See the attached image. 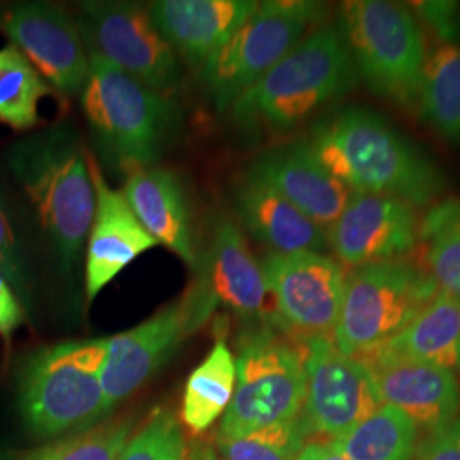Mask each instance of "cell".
<instances>
[{
    "mask_svg": "<svg viewBox=\"0 0 460 460\" xmlns=\"http://www.w3.org/2000/svg\"><path fill=\"white\" fill-rule=\"evenodd\" d=\"M304 144L353 193L425 207L445 190V176L427 154L367 108L334 111L314 127Z\"/></svg>",
    "mask_w": 460,
    "mask_h": 460,
    "instance_id": "cell-1",
    "label": "cell"
},
{
    "mask_svg": "<svg viewBox=\"0 0 460 460\" xmlns=\"http://www.w3.org/2000/svg\"><path fill=\"white\" fill-rule=\"evenodd\" d=\"M7 163L55 251L60 273L72 275L96 210L87 150L77 132L58 125L17 142Z\"/></svg>",
    "mask_w": 460,
    "mask_h": 460,
    "instance_id": "cell-2",
    "label": "cell"
},
{
    "mask_svg": "<svg viewBox=\"0 0 460 460\" xmlns=\"http://www.w3.org/2000/svg\"><path fill=\"white\" fill-rule=\"evenodd\" d=\"M355 84L357 70L340 30L321 26L229 110L237 127L246 132L283 135L346 96Z\"/></svg>",
    "mask_w": 460,
    "mask_h": 460,
    "instance_id": "cell-3",
    "label": "cell"
},
{
    "mask_svg": "<svg viewBox=\"0 0 460 460\" xmlns=\"http://www.w3.org/2000/svg\"><path fill=\"white\" fill-rule=\"evenodd\" d=\"M108 338L64 341L31 353L17 376L26 428L41 438L83 431L110 418L102 391Z\"/></svg>",
    "mask_w": 460,
    "mask_h": 460,
    "instance_id": "cell-4",
    "label": "cell"
},
{
    "mask_svg": "<svg viewBox=\"0 0 460 460\" xmlns=\"http://www.w3.org/2000/svg\"><path fill=\"white\" fill-rule=\"evenodd\" d=\"M81 99L102 154L127 172L157 164L181 123V111L169 96L96 55H89Z\"/></svg>",
    "mask_w": 460,
    "mask_h": 460,
    "instance_id": "cell-5",
    "label": "cell"
},
{
    "mask_svg": "<svg viewBox=\"0 0 460 460\" xmlns=\"http://www.w3.org/2000/svg\"><path fill=\"white\" fill-rule=\"evenodd\" d=\"M305 345L273 324H249L235 358V389L215 437L237 438L300 416Z\"/></svg>",
    "mask_w": 460,
    "mask_h": 460,
    "instance_id": "cell-6",
    "label": "cell"
},
{
    "mask_svg": "<svg viewBox=\"0 0 460 460\" xmlns=\"http://www.w3.org/2000/svg\"><path fill=\"white\" fill-rule=\"evenodd\" d=\"M340 33L357 75L376 96L402 106L418 102L428 51L410 7L387 0L345 2Z\"/></svg>",
    "mask_w": 460,
    "mask_h": 460,
    "instance_id": "cell-7",
    "label": "cell"
},
{
    "mask_svg": "<svg viewBox=\"0 0 460 460\" xmlns=\"http://www.w3.org/2000/svg\"><path fill=\"white\" fill-rule=\"evenodd\" d=\"M437 292L421 263L410 258L353 268L346 275L332 343L357 360L391 341Z\"/></svg>",
    "mask_w": 460,
    "mask_h": 460,
    "instance_id": "cell-8",
    "label": "cell"
},
{
    "mask_svg": "<svg viewBox=\"0 0 460 460\" xmlns=\"http://www.w3.org/2000/svg\"><path fill=\"white\" fill-rule=\"evenodd\" d=\"M323 17L324 5L319 2H258L256 11L199 72L217 110H229L296 49L311 28L321 24Z\"/></svg>",
    "mask_w": 460,
    "mask_h": 460,
    "instance_id": "cell-9",
    "label": "cell"
},
{
    "mask_svg": "<svg viewBox=\"0 0 460 460\" xmlns=\"http://www.w3.org/2000/svg\"><path fill=\"white\" fill-rule=\"evenodd\" d=\"M215 309L212 296L193 279L178 300L138 326L108 338L102 391L110 412L154 377Z\"/></svg>",
    "mask_w": 460,
    "mask_h": 460,
    "instance_id": "cell-10",
    "label": "cell"
},
{
    "mask_svg": "<svg viewBox=\"0 0 460 460\" xmlns=\"http://www.w3.org/2000/svg\"><path fill=\"white\" fill-rule=\"evenodd\" d=\"M77 26L87 55H96L127 75L171 96L181 81L180 57L148 16L130 2H84Z\"/></svg>",
    "mask_w": 460,
    "mask_h": 460,
    "instance_id": "cell-11",
    "label": "cell"
},
{
    "mask_svg": "<svg viewBox=\"0 0 460 460\" xmlns=\"http://www.w3.org/2000/svg\"><path fill=\"white\" fill-rule=\"evenodd\" d=\"M264 279L275 307V326L300 343L331 338L345 290V268L324 252L270 254Z\"/></svg>",
    "mask_w": 460,
    "mask_h": 460,
    "instance_id": "cell-12",
    "label": "cell"
},
{
    "mask_svg": "<svg viewBox=\"0 0 460 460\" xmlns=\"http://www.w3.org/2000/svg\"><path fill=\"white\" fill-rule=\"evenodd\" d=\"M305 345V399L300 425L309 442H331L382 406L362 363L343 355L331 338Z\"/></svg>",
    "mask_w": 460,
    "mask_h": 460,
    "instance_id": "cell-13",
    "label": "cell"
},
{
    "mask_svg": "<svg viewBox=\"0 0 460 460\" xmlns=\"http://www.w3.org/2000/svg\"><path fill=\"white\" fill-rule=\"evenodd\" d=\"M0 31L62 94H81L89 75V55L77 22L49 2H21L0 14Z\"/></svg>",
    "mask_w": 460,
    "mask_h": 460,
    "instance_id": "cell-14",
    "label": "cell"
},
{
    "mask_svg": "<svg viewBox=\"0 0 460 460\" xmlns=\"http://www.w3.org/2000/svg\"><path fill=\"white\" fill-rule=\"evenodd\" d=\"M420 220L414 207L370 193H353L343 214L328 229V249L341 266L406 260L418 246Z\"/></svg>",
    "mask_w": 460,
    "mask_h": 460,
    "instance_id": "cell-15",
    "label": "cell"
},
{
    "mask_svg": "<svg viewBox=\"0 0 460 460\" xmlns=\"http://www.w3.org/2000/svg\"><path fill=\"white\" fill-rule=\"evenodd\" d=\"M195 268V279L217 307H227L249 324L275 326V307L263 268L254 260L243 230L234 222L227 218L218 222L210 246Z\"/></svg>",
    "mask_w": 460,
    "mask_h": 460,
    "instance_id": "cell-16",
    "label": "cell"
},
{
    "mask_svg": "<svg viewBox=\"0 0 460 460\" xmlns=\"http://www.w3.org/2000/svg\"><path fill=\"white\" fill-rule=\"evenodd\" d=\"M357 360L367 368L380 404L401 410L418 429L428 433L457 418L460 387L452 370L378 353Z\"/></svg>",
    "mask_w": 460,
    "mask_h": 460,
    "instance_id": "cell-17",
    "label": "cell"
},
{
    "mask_svg": "<svg viewBox=\"0 0 460 460\" xmlns=\"http://www.w3.org/2000/svg\"><path fill=\"white\" fill-rule=\"evenodd\" d=\"M87 165L96 193L85 256V296L93 302L135 258L159 244L137 220L123 193L104 180L89 152Z\"/></svg>",
    "mask_w": 460,
    "mask_h": 460,
    "instance_id": "cell-18",
    "label": "cell"
},
{
    "mask_svg": "<svg viewBox=\"0 0 460 460\" xmlns=\"http://www.w3.org/2000/svg\"><path fill=\"white\" fill-rule=\"evenodd\" d=\"M246 178L279 193L323 229L343 214L353 197L348 186L315 161L304 140L264 152L249 167Z\"/></svg>",
    "mask_w": 460,
    "mask_h": 460,
    "instance_id": "cell-19",
    "label": "cell"
},
{
    "mask_svg": "<svg viewBox=\"0 0 460 460\" xmlns=\"http://www.w3.org/2000/svg\"><path fill=\"white\" fill-rule=\"evenodd\" d=\"M256 7L252 0H159L147 9L171 49L199 74Z\"/></svg>",
    "mask_w": 460,
    "mask_h": 460,
    "instance_id": "cell-20",
    "label": "cell"
},
{
    "mask_svg": "<svg viewBox=\"0 0 460 460\" xmlns=\"http://www.w3.org/2000/svg\"><path fill=\"white\" fill-rule=\"evenodd\" d=\"M133 215L157 244L197 266L188 201L180 178L164 167L133 169L121 188Z\"/></svg>",
    "mask_w": 460,
    "mask_h": 460,
    "instance_id": "cell-21",
    "label": "cell"
},
{
    "mask_svg": "<svg viewBox=\"0 0 460 460\" xmlns=\"http://www.w3.org/2000/svg\"><path fill=\"white\" fill-rule=\"evenodd\" d=\"M234 203L241 226L271 254L328 251L326 229L261 182L244 178Z\"/></svg>",
    "mask_w": 460,
    "mask_h": 460,
    "instance_id": "cell-22",
    "label": "cell"
},
{
    "mask_svg": "<svg viewBox=\"0 0 460 460\" xmlns=\"http://www.w3.org/2000/svg\"><path fill=\"white\" fill-rule=\"evenodd\" d=\"M370 353L429 363L447 370L459 368L460 298L437 292L406 328Z\"/></svg>",
    "mask_w": 460,
    "mask_h": 460,
    "instance_id": "cell-23",
    "label": "cell"
},
{
    "mask_svg": "<svg viewBox=\"0 0 460 460\" xmlns=\"http://www.w3.org/2000/svg\"><path fill=\"white\" fill-rule=\"evenodd\" d=\"M235 358L227 341L220 338L184 387L181 421L193 435L205 433L226 412L235 389Z\"/></svg>",
    "mask_w": 460,
    "mask_h": 460,
    "instance_id": "cell-24",
    "label": "cell"
},
{
    "mask_svg": "<svg viewBox=\"0 0 460 460\" xmlns=\"http://www.w3.org/2000/svg\"><path fill=\"white\" fill-rule=\"evenodd\" d=\"M418 106L421 118L435 132L460 144L459 43H438L427 53Z\"/></svg>",
    "mask_w": 460,
    "mask_h": 460,
    "instance_id": "cell-25",
    "label": "cell"
},
{
    "mask_svg": "<svg viewBox=\"0 0 460 460\" xmlns=\"http://www.w3.org/2000/svg\"><path fill=\"white\" fill-rule=\"evenodd\" d=\"M418 427L411 418L382 404L362 423L331 440L346 460H411L418 445Z\"/></svg>",
    "mask_w": 460,
    "mask_h": 460,
    "instance_id": "cell-26",
    "label": "cell"
},
{
    "mask_svg": "<svg viewBox=\"0 0 460 460\" xmlns=\"http://www.w3.org/2000/svg\"><path fill=\"white\" fill-rule=\"evenodd\" d=\"M421 266L438 292L460 298V201L435 205L420 220Z\"/></svg>",
    "mask_w": 460,
    "mask_h": 460,
    "instance_id": "cell-27",
    "label": "cell"
},
{
    "mask_svg": "<svg viewBox=\"0 0 460 460\" xmlns=\"http://www.w3.org/2000/svg\"><path fill=\"white\" fill-rule=\"evenodd\" d=\"M53 93L33 64L14 47L0 49V123L14 130L40 125V102Z\"/></svg>",
    "mask_w": 460,
    "mask_h": 460,
    "instance_id": "cell-28",
    "label": "cell"
},
{
    "mask_svg": "<svg viewBox=\"0 0 460 460\" xmlns=\"http://www.w3.org/2000/svg\"><path fill=\"white\" fill-rule=\"evenodd\" d=\"M132 416L104 420L30 452L22 460H118L133 435Z\"/></svg>",
    "mask_w": 460,
    "mask_h": 460,
    "instance_id": "cell-29",
    "label": "cell"
},
{
    "mask_svg": "<svg viewBox=\"0 0 460 460\" xmlns=\"http://www.w3.org/2000/svg\"><path fill=\"white\" fill-rule=\"evenodd\" d=\"M212 444L218 460H296L309 440L296 418L237 438L215 437Z\"/></svg>",
    "mask_w": 460,
    "mask_h": 460,
    "instance_id": "cell-30",
    "label": "cell"
},
{
    "mask_svg": "<svg viewBox=\"0 0 460 460\" xmlns=\"http://www.w3.org/2000/svg\"><path fill=\"white\" fill-rule=\"evenodd\" d=\"M186 456L188 445L181 421L174 412L159 408L133 433L118 460H184Z\"/></svg>",
    "mask_w": 460,
    "mask_h": 460,
    "instance_id": "cell-31",
    "label": "cell"
},
{
    "mask_svg": "<svg viewBox=\"0 0 460 460\" xmlns=\"http://www.w3.org/2000/svg\"><path fill=\"white\" fill-rule=\"evenodd\" d=\"M0 275L11 283L22 298L30 296V264L11 220L9 210L0 197Z\"/></svg>",
    "mask_w": 460,
    "mask_h": 460,
    "instance_id": "cell-32",
    "label": "cell"
},
{
    "mask_svg": "<svg viewBox=\"0 0 460 460\" xmlns=\"http://www.w3.org/2000/svg\"><path fill=\"white\" fill-rule=\"evenodd\" d=\"M414 11L438 43H457L460 38V7L456 2H414Z\"/></svg>",
    "mask_w": 460,
    "mask_h": 460,
    "instance_id": "cell-33",
    "label": "cell"
},
{
    "mask_svg": "<svg viewBox=\"0 0 460 460\" xmlns=\"http://www.w3.org/2000/svg\"><path fill=\"white\" fill-rule=\"evenodd\" d=\"M414 460H460V418L425 433L416 445Z\"/></svg>",
    "mask_w": 460,
    "mask_h": 460,
    "instance_id": "cell-34",
    "label": "cell"
},
{
    "mask_svg": "<svg viewBox=\"0 0 460 460\" xmlns=\"http://www.w3.org/2000/svg\"><path fill=\"white\" fill-rule=\"evenodd\" d=\"M24 321L22 305L11 283L0 275V338L4 343H11L14 332Z\"/></svg>",
    "mask_w": 460,
    "mask_h": 460,
    "instance_id": "cell-35",
    "label": "cell"
},
{
    "mask_svg": "<svg viewBox=\"0 0 460 460\" xmlns=\"http://www.w3.org/2000/svg\"><path fill=\"white\" fill-rule=\"evenodd\" d=\"M296 460H346L329 442L314 440L302 448Z\"/></svg>",
    "mask_w": 460,
    "mask_h": 460,
    "instance_id": "cell-36",
    "label": "cell"
},
{
    "mask_svg": "<svg viewBox=\"0 0 460 460\" xmlns=\"http://www.w3.org/2000/svg\"><path fill=\"white\" fill-rule=\"evenodd\" d=\"M188 460H218L215 454L214 444L212 440L198 438L191 447L188 448Z\"/></svg>",
    "mask_w": 460,
    "mask_h": 460,
    "instance_id": "cell-37",
    "label": "cell"
},
{
    "mask_svg": "<svg viewBox=\"0 0 460 460\" xmlns=\"http://www.w3.org/2000/svg\"><path fill=\"white\" fill-rule=\"evenodd\" d=\"M0 460H17L13 454H9L7 450H0Z\"/></svg>",
    "mask_w": 460,
    "mask_h": 460,
    "instance_id": "cell-38",
    "label": "cell"
},
{
    "mask_svg": "<svg viewBox=\"0 0 460 460\" xmlns=\"http://www.w3.org/2000/svg\"><path fill=\"white\" fill-rule=\"evenodd\" d=\"M459 368H460V365H459Z\"/></svg>",
    "mask_w": 460,
    "mask_h": 460,
    "instance_id": "cell-39",
    "label": "cell"
}]
</instances>
